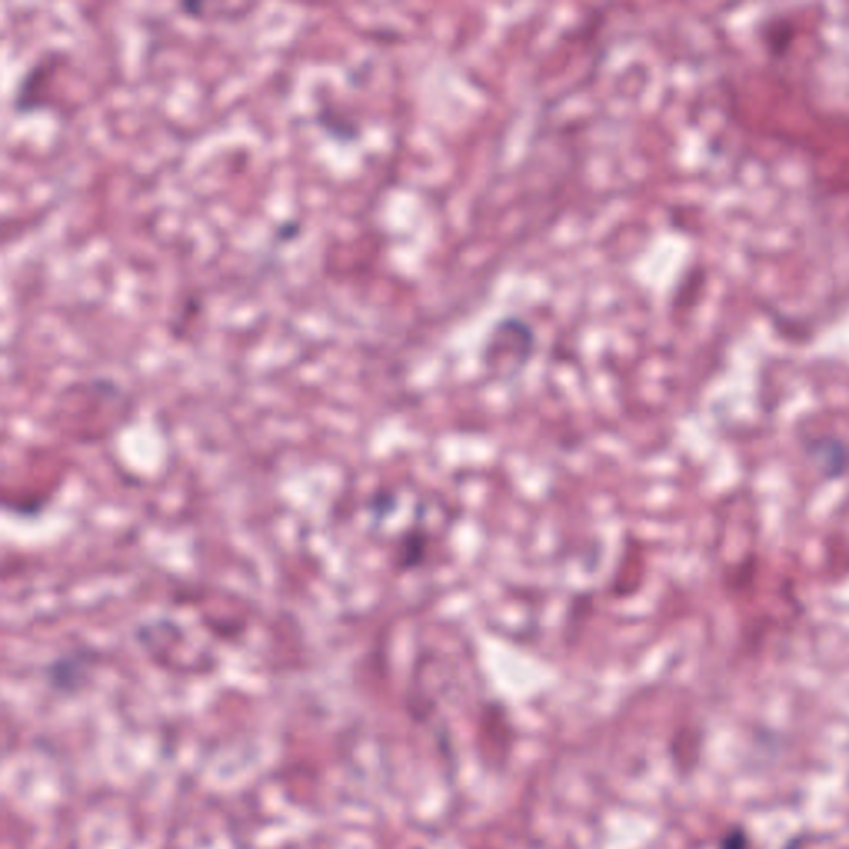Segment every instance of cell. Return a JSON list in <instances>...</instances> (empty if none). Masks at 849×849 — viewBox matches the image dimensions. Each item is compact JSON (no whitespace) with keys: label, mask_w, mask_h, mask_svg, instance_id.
<instances>
[{"label":"cell","mask_w":849,"mask_h":849,"mask_svg":"<svg viewBox=\"0 0 849 849\" xmlns=\"http://www.w3.org/2000/svg\"><path fill=\"white\" fill-rule=\"evenodd\" d=\"M720 849H748V838L745 831L740 828L730 831L725 840L722 841Z\"/></svg>","instance_id":"cell-1"}]
</instances>
